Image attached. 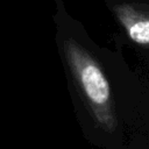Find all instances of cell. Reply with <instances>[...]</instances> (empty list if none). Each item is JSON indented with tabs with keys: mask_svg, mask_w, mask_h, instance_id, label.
I'll list each match as a JSON object with an SVG mask.
<instances>
[{
	"mask_svg": "<svg viewBox=\"0 0 149 149\" xmlns=\"http://www.w3.org/2000/svg\"><path fill=\"white\" fill-rule=\"evenodd\" d=\"M58 45L84 128L101 144L119 147L127 128L140 122L136 84L130 86L129 74H125L119 64L112 66V57L104 55L102 49L74 27L59 28Z\"/></svg>",
	"mask_w": 149,
	"mask_h": 149,
	"instance_id": "1",
	"label": "cell"
},
{
	"mask_svg": "<svg viewBox=\"0 0 149 149\" xmlns=\"http://www.w3.org/2000/svg\"><path fill=\"white\" fill-rule=\"evenodd\" d=\"M113 10L125 28L127 36L135 44L148 47L149 43V16L148 10L142 9L139 3L116 2L113 5Z\"/></svg>",
	"mask_w": 149,
	"mask_h": 149,
	"instance_id": "2",
	"label": "cell"
}]
</instances>
